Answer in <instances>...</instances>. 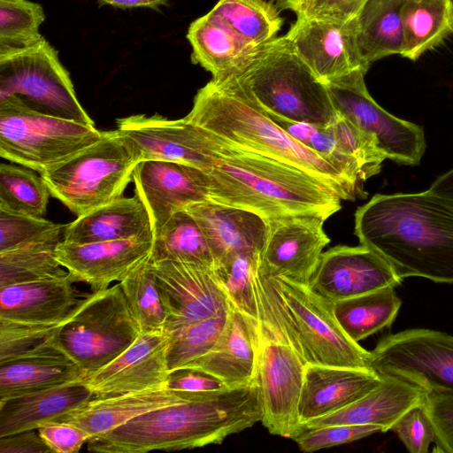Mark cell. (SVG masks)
I'll return each instance as SVG.
<instances>
[{"instance_id": "1", "label": "cell", "mask_w": 453, "mask_h": 453, "mask_svg": "<svg viewBox=\"0 0 453 453\" xmlns=\"http://www.w3.org/2000/svg\"><path fill=\"white\" fill-rule=\"evenodd\" d=\"M355 234L402 280L453 283V202L430 189L373 196L356 211Z\"/></svg>"}, {"instance_id": "2", "label": "cell", "mask_w": 453, "mask_h": 453, "mask_svg": "<svg viewBox=\"0 0 453 453\" xmlns=\"http://www.w3.org/2000/svg\"><path fill=\"white\" fill-rule=\"evenodd\" d=\"M262 419L256 379L211 395L140 415L87 441L88 451L145 453L181 450L219 444L227 436Z\"/></svg>"}, {"instance_id": "3", "label": "cell", "mask_w": 453, "mask_h": 453, "mask_svg": "<svg viewBox=\"0 0 453 453\" xmlns=\"http://www.w3.org/2000/svg\"><path fill=\"white\" fill-rule=\"evenodd\" d=\"M217 138L219 157L211 167L200 169L209 200L265 219L305 214L327 219L342 208L340 196L319 179Z\"/></svg>"}, {"instance_id": "4", "label": "cell", "mask_w": 453, "mask_h": 453, "mask_svg": "<svg viewBox=\"0 0 453 453\" xmlns=\"http://www.w3.org/2000/svg\"><path fill=\"white\" fill-rule=\"evenodd\" d=\"M185 119L239 148L280 161L319 179L343 200L367 193L334 165L273 122L243 92L236 76L201 88Z\"/></svg>"}, {"instance_id": "5", "label": "cell", "mask_w": 453, "mask_h": 453, "mask_svg": "<svg viewBox=\"0 0 453 453\" xmlns=\"http://www.w3.org/2000/svg\"><path fill=\"white\" fill-rule=\"evenodd\" d=\"M257 278L285 334L306 365L368 369L369 351L342 329L333 303L309 286L265 273L258 265Z\"/></svg>"}, {"instance_id": "6", "label": "cell", "mask_w": 453, "mask_h": 453, "mask_svg": "<svg viewBox=\"0 0 453 453\" xmlns=\"http://www.w3.org/2000/svg\"><path fill=\"white\" fill-rule=\"evenodd\" d=\"M236 77L245 95L268 113L326 127L338 116L327 86L284 35L263 45L252 64Z\"/></svg>"}, {"instance_id": "7", "label": "cell", "mask_w": 453, "mask_h": 453, "mask_svg": "<svg viewBox=\"0 0 453 453\" xmlns=\"http://www.w3.org/2000/svg\"><path fill=\"white\" fill-rule=\"evenodd\" d=\"M140 161L132 142L116 129L40 175L51 196L79 217L123 196Z\"/></svg>"}, {"instance_id": "8", "label": "cell", "mask_w": 453, "mask_h": 453, "mask_svg": "<svg viewBox=\"0 0 453 453\" xmlns=\"http://www.w3.org/2000/svg\"><path fill=\"white\" fill-rule=\"evenodd\" d=\"M255 275L258 319L257 381L261 422L274 435L293 439L300 431L298 405L305 363L295 349Z\"/></svg>"}, {"instance_id": "9", "label": "cell", "mask_w": 453, "mask_h": 453, "mask_svg": "<svg viewBox=\"0 0 453 453\" xmlns=\"http://www.w3.org/2000/svg\"><path fill=\"white\" fill-rule=\"evenodd\" d=\"M93 125L38 111L12 95L0 100V156L42 173L97 142Z\"/></svg>"}, {"instance_id": "10", "label": "cell", "mask_w": 453, "mask_h": 453, "mask_svg": "<svg viewBox=\"0 0 453 453\" xmlns=\"http://www.w3.org/2000/svg\"><path fill=\"white\" fill-rule=\"evenodd\" d=\"M120 283L83 297L63 325L58 340L85 376L110 363L140 335Z\"/></svg>"}, {"instance_id": "11", "label": "cell", "mask_w": 453, "mask_h": 453, "mask_svg": "<svg viewBox=\"0 0 453 453\" xmlns=\"http://www.w3.org/2000/svg\"><path fill=\"white\" fill-rule=\"evenodd\" d=\"M12 95L42 113L95 126L58 52L44 37L28 47L0 49V100Z\"/></svg>"}, {"instance_id": "12", "label": "cell", "mask_w": 453, "mask_h": 453, "mask_svg": "<svg viewBox=\"0 0 453 453\" xmlns=\"http://www.w3.org/2000/svg\"><path fill=\"white\" fill-rule=\"evenodd\" d=\"M367 367L380 377H395L428 394L453 395V336L425 328L382 338L369 351Z\"/></svg>"}, {"instance_id": "13", "label": "cell", "mask_w": 453, "mask_h": 453, "mask_svg": "<svg viewBox=\"0 0 453 453\" xmlns=\"http://www.w3.org/2000/svg\"><path fill=\"white\" fill-rule=\"evenodd\" d=\"M365 75L358 71L326 84L337 112L371 135L387 159L418 165L426 146L423 127L380 107L369 94Z\"/></svg>"}, {"instance_id": "14", "label": "cell", "mask_w": 453, "mask_h": 453, "mask_svg": "<svg viewBox=\"0 0 453 453\" xmlns=\"http://www.w3.org/2000/svg\"><path fill=\"white\" fill-rule=\"evenodd\" d=\"M152 266L165 311L164 332L171 337L196 322L229 309L230 302L213 267L191 262L153 259Z\"/></svg>"}, {"instance_id": "15", "label": "cell", "mask_w": 453, "mask_h": 453, "mask_svg": "<svg viewBox=\"0 0 453 453\" xmlns=\"http://www.w3.org/2000/svg\"><path fill=\"white\" fill-rule=\"evenodd\" d=\"M117 129L132 142L141 161L161 160L205 170L220 156L218 138L185 118L131 115L118 119Z\"/></svg>"}, {"instance_id": "16", "label": "cell", "mask_w": 453, "mask_h": 453, "mask_svg": "<svg viewBox=\"0 0 453 453\" xmlns=\"http://www.w3.org/2000/svg\"><path fill=\"white\" fill-rule=\"evenodd\" d=\"M298 57L325 84L352 73H367L357 41L355 19L342 22L307 15L296 20L284 35Z\"/></svg>"}, {"instance_id": "17", "label": "cell", "mask_w": 453, "mask_h": 453, "mask_svg": "<svg viewBox=\"0 0 453 453\" xmlns=\"http://www.w3.org/2000/svg\"><path fill=\"white\" fill-rule=\"evenodd\" d=\"M258 265L272 276L309 286L324 248L330 239L323 229L325 218L290 215L268 219Z\"/></svg>"}, {"instance_id": "18", "label": "cell", "mask_w": 453, "mask_h": 453, "mask_svg": "<svg viewBox=\"0 0 453 453\" xmlns=\"http://www.w3.org/2000/svg\"><path fill=\"white\" fill-rule=\"evenodd\" d=\"M402 280L372 250L361 244L339 245L322 253L309 287L334 303L381 288H395Z\"/></svg>"}, {"instance_id": "19", "label": "cell", "mask_w": 453, "mask_h": 453, "mask_svg": "<svg viewBox=\"0 0 453 453\" xmlns=\"http://www.w3.org/2000/svg\"><path fill=\"white\" fill-rule=\"evenodd\" d=\"M171 336L165 332L141 333L120 355L83 382L95 396L167 388V353Z\"/></svg>"}, {"instance_id": "20", "label": "cell", "mask_w": 453, "mask_h": 453, "mask_svg": "<svg viewBox=\"0 0 453 453\" xmlns=\"http://www.w3.org/2000/svg\"><path fill=\"white\" fill-rule=\"evenodd\" d=\"M154 239L134 238L73 243L61 241L56 257L73 282H85L92 292L121 281L152 254Z\"/></svg>"}, {"instance_id": "21", "label": "cell", "mask_w": 453, "mask_h": 453, "mask_svg": "<svg viewBox=\"0 0 453 453\" xmlns=\"http://www.w3.org/2000/svg\"><path fill=\"white\" fill-rule=\"evenodd\" d=\"M132 180L135 194L149 211L155 234L174 213L209 200L202 171L193 166L142 160L136 165Z\"/></svg>"}, {"instance_id": "22", "label": "cell", "mask_w": 453, "mask_h": 453, "mask_svg": "<svg viewBox=\"0 0 453 453\" xmlns=\"http://www.w3.org/2000/svg\"><path fill=\"white\" fill-rule=\"evenodd\" d=\"M185 211L203 232L214 265L234 255L260 254L267 233V220L262 216L211 200L193 203Z\"/></svg>"}, {"instance_id": "23", "label": "cell", "mask_w": 453, "mask_h": 453, "mask_svg": "<svg viewBox=\"0 0 453 453\" xmlns=\"http://www.w3.org/2000/svg\"><path fill=\"white\" fill-rule=\"evenodd\" d=\"M381 381L368 369L307 365L298 405L300 424L353 403Z\"/></svg>"}, {"instance_id": "24", "label": "cell", "mask_w": 453, "mask_h": 453, "mask_svg": "<svg viewBox=\"0 0 453 453\" xmlns=\"http://www.w3.org/2000/svg\"><path fill=\"white\" fill-rule=\"evenodd\" d=\"M257 355V320L230 303L227 321L219 340L187 368L213 375L229 388L238 387L256 379Z\"/></svg>"}, {"instance_id": "25", "label": "cell", "mask_w": 453, "mask_h": 453, "mask_svg": "<svg viewBox=\"0 0 453 453\" xmlns=\"http://www.w3.org/2000/svg\"><path fill=\"white\" fill-rule=\"evenodd\" d=\"M69 276L0 287V319L24 323L69 319L83 298Z\"/></svg>"}, {"instance_id": "26", "label": "cell", "mask_w": 453, "mask_h": 453, "mask_svg": "<svg viewBox=\"0 0 453 453\" xmlns=\"http://www.w3.org/2000/svg\"><path fill=\"white\" fill-rule=\"evenodd\" d=\"M381 378V383L360 399L335 412L301 424V430L330 425H373L380 426L384 433L391 430L406 411L423 403L428 394L403 380Z\"/></svg>"}, {"instance_id": "27", "label": "cell", "mask_w": 453, "mask_h": 453, "mask_svg": "<svg viewBox=\"0 0 453 453\" xmlns=\"http://www.w3.org/2000/svg\"><path fill=\"white\" fill-rule=\"evenodd\" d=\"M191 59L210 72L213 80L242 74L262 46L246 40L210 12L195 19L187 33Z\"/></svg>"}, {"instance_id": "28", "label": "cell", "mask_w": 453, "mask_h": 453, "mask_svg": "<svg viewBox=\"0 0 453 453\" xmlns=\"http://www.w3.org/2000/svg\"><path fill=\"white\" fill-rule=\"evenodd\" d=\"M187 401L191 400L183 398L168 388L94 396L57 421L78 426L92 438L110 432L144 413Z\"/></svg>"}, {"instance_id": "29", "label": "cell", "mask_w": 453, "mask_h": 453, "mask_svg": "<svg viewBox=\"0 0 453 453\" xmlns=\"http://www.w3.org/2000/svg\"><path fill=\"white\" fill-rule=\"evenodd\" d=\"M151 217L135 194L120 196L65 225L63 241L88 243L134 238L154 239Z\"/></svg>"}, {"instance_id": "30", "label": "cell", "mask_w": 453, "mask_h": 453, "mask_svg": "<svg viewBox=\"0 0 453 453\" xmlns=\"http://www.w3.org/2000/svg\"><path fill=\"white\" fill-rule=\"evenodd\" d=\"M94 396L83 381H76L0 402V437L57 421Z\"/></svg>"}, {"instance_id": "31", "label": "cell", "mask_w": 453, "mask_h": 453, "mask_svg": "<svg viewBox=\"0 0 453 453\" xmlns=\"http://www.w3.org/2000/svg\"><path fill=\"white\" fill-rule=\"evenodd\" d=\"M401 57L411 61L453 34V0H403Z\"/></svg>"}, {"instance_id": "32", "label": "cell", "mask_w": 453, "mask_h": 453, "mask_svg": "<svg viewBox=\"0 0 453 453\" xmlns=\"http://www.w3.org/2000/svg\"><path fill=\"white\" fill-rule=\"evenodd\" d=\"M85 373L69 357L18 359L0 363V402L83 381Z\"/></svg>"}, {"instance_id": "33", "label": "cell", "mask_w": 453, "mask_h": 453, "mask_svg": "<svg viewBox=\"0 0 453 453\" xmlns=\"http://www.w3.org/2000/svg\"><path fill=\"white\" fill-rule=\"evenodd\" d=\"M403 3V0H368L355 19L357 45L368 65L401 54Z\"/></svg>"}, {"instance_id": "34", "label": "cell", "mask_w": 453, "mask_h": 453, "mask_svg": "<svg viewBox=\"0 0 453 453\" xmlns=\"http://www.w3.org/2000/svg\"><path fill=\"white\" fill-rule=\"evenodd\" d=\"M401 304L394 288H386L335 301L333 311L344 333L358 342L390 326Z\"/></svg>"}, {"instance_id": "35", "label": "cell", "mask_w": 453, "mask_h": 453, "mask_svg": "<svg viewBox=\"0 0 453 453\" xmlns=\"http://www.w3.org/2000/svg\"><path fill=\"white\" fill-rule=\"evenodd\" d=\"M151 257L214 267V259L203 232L187 211L174 213L155 234Z\"/></svg>"}, {"instance_id": "36", "label": "cell", "mask_w": 453, "mask_h": 453, "mask_svg": "<svg viewBox=\"0 0 453 453\" xmlns=\"http://www.w3.org/2000/svg\"><path fill=\"white\" fill-rule=\"evenodd\" d=\"M67 320L36 324L0 319V363L27 358L69 357L58 340L60 329Z\"/></svg>"}, {"instance_id": "37", "label": "cell", "mask_w": 453, "mask_h": 453, "mask_svg": "<svg viewBox=\"0 0 453 453\" xmlns=\"http://www.w3.org/2000/svg\"><path fill=\"white\" fill-rule=\"evenodd\" d=\"M210 12L257 46L275 39L283 25L273 1L219 0Z\"/></svg>"}, {"instance_id": "38", "label": "cell", "mask_w": 453, "mask_h": 453, "mask_svg": "<svg viewBox=\"0 0 453 453\" xmlns=\"http://www.w3.org/2000/svg\"><path fill=\"white\" fill-rule=\"evenodd\" d=\"M60 242H35L0 252V287L67 275L56 257Z\"/></svg>"}, {"instance_id": "39", "label": "cell", "mask_w": 453, "mask_h": 453, "mask_svg": "<svg viewBox=\"0 0 453 453\" xmlns=\"http://www.w3.org/2000/svg\"><path fill=\"white\" fill-rule=\"evenodd\" d=\"M50 192L41 175L25 166L0 165V209L44 217Z\"/></svg>"}, {"instance_id": "40", "label": "cell", "mask_w": 453, "mask_h": 453, "mask_svg": "<svg viewBox=\"0 0 453 453\" xmlns=\"http://www.w3.org/2000/svg\"><path fill=\"white\" fill-rule=\"evenodd\" d=\"M265 112L290 136L319 154L358 187L363 188V183L370 178L355 158L341 150L330 127L293 121Z\"/></svg>"}, {"instance_id": "41", "label": "cell", "mask_w": 453, "mask_h": 453, "mask_svg": "<svg viewBox=\"0 0 453 453\" xmlns=\"http://www.w3.org/2000/svg\"><path fill=\"white\" fill-rule=\"evenodd\" d=\"M119 283L141 333L164 332L165 311L156 285L151 256Z\"/></svg>"}, {"instance_id": "42", "label": "cell", "mask_w": 453, "mask_h": 453, "mask_svg": "<svg viewBox=\"0 0 453 453\" xmlns=\"http://www.w3.org/2000/svg\"><path fill=\"white\" fill-rule=\"evenodd\" d=\"M259 254L242 253L218 262L215 275L229 302L247 316L258 319L255 275Z\"/></svg>"}, {"instance_id": "43", "label": "cell", "mask_w": 453, "mask_h": 453, "mask_svg": "<svg viewBox=\"0 0 453 453\" xmlns=\"http://www.w3.org/2000/svg\"><path fill=\"white\" fill-rule=\"evenodd\" d=\"M228 312L229 309L196 322L171 337L167 353L170 373L187 368L216 345L226 326Z\"/></svg>"}, {"instance_id": "44", "label": "cell", "mask_w": 453, "mask_h": 453, "mask_svg": "<svg viewBox=\"0 0 453 453\" xmlns=\"http://www.w3.org/2000/svg\"><path fill=\"white\" fill-rule=\"evenodd\" d=\"M43 8L29 0H0V49L25 48L40 42Z\"/></svg>"}, {"instance_id": "45", "label": "cell", "mask_w": 453, "mask_h": 453, "mask_svg": "<svg viewBox=\"0 0 453 453\" xmlns=\"http://www.w3.org/2000/svg\"><path fill=\"white\" fill-rule=\"evenodd\" d=\"M65 225L44 217L28 216L0 209V252L47 241H62Z\"/></svg>"}, {"instance_id": "46", "label": "cell", "mask_w": 453, "mask_h": 453, "mask_svg": "<svg viewBox=\"0 0 453 453\" xmlns=\"http://www.w3.org/2000/svg\"><path fill=\"white\" fill-rule=\"evenodd\" d=\"M329 127L341 150L355 158L369 177L380 173L381 164L387 158L371 135L340 113Z\"/></svg>"}, {"instance_id": "47", "label": "cell", "mask_w": 453, "mask_h": 453, "mask_svg": "<svg viewBox=\"0 0 453 453\" xmlns=\"http://www.w3.org/2000/svg\"><path fill=\"white\" fill-rule=\"evenodd\" d=\"M382 428L373 425H330L303 429L293 440L303 452H314L358 441Z\"/></svg>"}, {"instance_id": "48", "label": "cell", "mask_w": 453, "mask_h": 453, "mask_svg": "<svg viewBox=\"0 0 453 453\" xmlns=\"http://www.w3.org/2000/svg\"><path fill=\"white\" fill-rule=\"evenodd\" d=\"M391 430L411 453H426L431 443L435 441L434 428L424 403L406 411Z\"/></svg>"}, {"instance_id": "49", "label": "cell", "mask_w": 453, "mask_h": 453, "mask_svg": "<svg viewBox=\"0 0 453 453\" xmlns=\"http://www.w3.org/2000/svg\"><path fill=\"white\" fill-rule=\"evenodd\" d=\"M166 387L188 400L200 399L229 388L213 375L190 368L171 372Z\"/></svg>"}, {"instance_id": "50", "label": "cell", "mask_w": 453, "mask_h": 453, "mask_svg": "<svg viewBox=\"0 0 453 453\" xmlns=\"http://www.w3.org/2000/svg\"><path fill=\"white\" fill-rule=\"evenodd\" d=\"M424 406L434 428L435 451L453 453V395L427 394Z\"/></svg>"}, {"instance_id": "51", "label": "cell", "mask_w": 453, "mask_h": 453, "mask_svg": "<svg viewBox=\"0 0 453 453\" xmlns=\"http://www.w3.org/2000/svg\"><path fill=\"white\" fill-rule=\"evenodd\" d=\"M37 431L50 451L55 453L78 452L90 438L80 427L61 421L46 422Z\"/></svg>"}, {"instance_id": "52", "label": "cell", "mask_w": 453, "mask_h": 453, "mask_svg": "<svg viewBox=\"0 0 453 453\" xmlns=\"http://www.w3.org/2000/svg\"><path fill=\"white\" fill-rule=\"evenodd\" d=\"M367 1L368 0H316V2L302 14L319 19L348 22L357 18Z\"/></svg>"}, {"instance_id": "53", "label": "cell", "mask_w": 453, "mask_h": 453, "mask_svg": "<svg viewBox=\"0 0 453 453\" xmlns=\"http://www.w3.org/2000/svg\"><path fill=\"white\" fill-rule=\"evenodd\" d=\"M0 453H51L37 429L0 437Z\"/></svg>"}, {"instance_id": "54", "label": "cell", "mask_w": 453, "mask_h": 453, "mask_svg": "<svg viewBox=\"0 0 453 453\" xmlns=\"http://www.w3.org/2000/svg\"><path fill=\"white\" fill-rule=\"evenodd\" d=\"M100 5H111L119 9L150 8L157 10L167 5L170 0H96Z\"/></svg>"}, {"instance_id": "55", "label": "cell", "mask_w": 453, "mask_h": 453, "mask_svg": "<svg viewBox=\"0 0 453 453\" xmlns=\"http://www.w3.org/2000/svg\"><path fill=\"white\" fill-rule=\"evenodd\" d=\"M429 189L453 202V168L438 176Z\"/></svg>"}, {"instance_id": "56", "label": "cell", "mask_w": 453, "mask_h": 453, "mask_svg": "<svg viewBox=\"0 0 453 453\" xmlns=\"http://www.w3.org/2000/svg\"><path fill=\"white\" fill-rule=\"evenodd\" d=\"M280 11H291L296 15L305 12L316 0H273Z\"/></svg>"}]
</instances>
